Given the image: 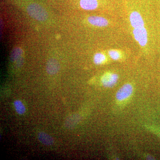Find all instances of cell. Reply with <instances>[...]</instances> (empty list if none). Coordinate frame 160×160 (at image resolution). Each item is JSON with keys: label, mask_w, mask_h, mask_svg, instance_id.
I'll return each mask as SVG.
<instances>
[{"label": "cell", "mask_w": 160, "mask_h": 160, "mask_svg": "<svg viewBox=\"0 0 160 160\" xmlns=\"http://www.w3.org/2000/svg\"><path fill=\"white\" fill-rule=\"evenodd\" d=\"M60 69L58 62L54 59H50L47 62L46 65V70L47 73L50 75L57 74Z\"/></svg>", "instance_id": "8992f818"}, {"label": "cell", "mask_w": 160, "mask_h": 160, "mask_svg": "<svg viewBox=\"0 0 160 160\" xmlns=\"http://www.w3.org/2000/svg\"><path fill=\"white\" fill-rule=\"evenodd\" d=\"M38 138L40 142L46 146H51L54 143L53 138L49 134L43 132H39Z\"/></svg>", "instance_id": "ba28073f"}, {"label": "cell", "mask_w": 160, "mask_h": 160, "mask_svg": "<svg viewBox=\"0 0 160 160\" xmlns=\"http://www.w3.org/2000/svg\"><path fill=\"white\" fill-rule=\"evenodd\" d=\"M106 60V56L102 53L99 52L95 55L93 61L96 65H101L104 63Z\"/></svg>", "instance_id": "7c38bea8"}, {"label": "cell", "mask_w": 160, "mask_h": 160, "mask_svg": "<svg viewBox=\"0 0 160 160\" xmlns=\"http://www.w3.org/2000/svg\"><path fill=\"white\" fill-rule=\"evenodd\" d=\"M109 56L112 59L117 60L120 58V54L116 50H112L109 52Z\"/></svg>", "instance_id": "4fadbf2b"}, {"label": "cell", "mask_w": 160, "mask_h": 160, "mask_svg": "<svg viewBox=\"0 0 160 160\" xmlns=\"http://www.w3.org/2000/svg\"><path fill=\"white\" fill-rule=\"evenodd\" d=\"M130 22L131 26L134 28L144 27V22L141 14L138 12H133L130 15Z\"/></svg>", "instance_id": "5b68a950"}, {"label": "cell", "mask_w": 160, "mask_h": 160, "mask_svg": "<svg viewBox=\"0 0 160 160\" xmlns=\"http://www.w3.org/2000/svg\"><path fill=\"white\" fill-rule=\"evenodd\" d=\"M118 76L116 73L108 72L103 75L101 82L103 86L106 88L113 87L117 83Z\"/></svg>", "instance_id": "277c9868"}, {"label": "cell", "mask_w": 160, "mask_h": 160, "mask_svg": "<svg viewBox=\"0 0 160 160\" xmlns=\"http://www.w3.org/2000/svg\"><path fill=\"white\" fill-rule=\"evenodd\" d=\"M80 4L81 7L86 10H93L98 6L97 0H81Z\"/></svg>", "instance_id": "9c48e42d"}, {"label": "cell", "mask_w": 160, "mask_h": 160, "mask_svg": "<svg viewBox=\"0 0 160 160\" xmlns=\"http://www.w3.org/2000/svg\"><path fill=\"white\" fill-rule=\"evenodd\" d=\"M14 106L16 111L18 114L22 115L26 112V107L20 100H16L14 102Z\"/></svg>", "instance_id": "8fae6325"}, {"label": "cell", "mask_w": 160, "mask_h": 160, "mask_svg": "<svg viewBox=\"0 0 160 160\" xmlns=\"http://www.w3.org/2000/svg\"><path fill=\"white\" fill-rule=\"evenodd\" d=\"M27 11L30 16L38 21H46L48 17V13L45 9L35 3L29 5L27 8Z\"/></svg>", "instance_id": "6da1fadb"}, {"label": "cell", "mask_w": 160, "mask_h": 160, "mask_svg": "<svg viewBox=\"0 0 160 160\" xmlns=\"http://www.w3.org/2000/svg\"><path fill=\"white\" fill-rule=\"evenodd\" d=\"M88 22L93 26L105 27L108 25V22L106 18L98 16H91L88 18Z\"/></svg>", "instance_id": "52a82bcc"}, {"label": "cell", "mask_w": 160, "mask_h": 160, "mask_svg": "<svg viewBox=\"0 0 160 160\" xmlns=\"http://www.w3.org/2000/svg\"><path fill=\"white\" fill-rule=\"evenodd\" d=\"M78 120V117L77 115L72 114L69 116L65 121L64 126L67 129H72L76 125H77Z\"/></svg>", "instance_id": "30bf717a"}, {"label": "cell", "mask_w": 160, "mask_h": 160, "mask_svg": "<svg viewBox=\"0 0 160 160\" xmlns=\"http://www.w3.org/2000/svg\"><path fill=\"white\" fill-rule=\"evenodd\" d=\"M134 38L138 42L140 46H146L148 41V35L146 28L144 27L136 28L133 31Z\"/></svg>", "instance_id": "3957f363"}, {"label": "cell", "mask_w": 160, "mask_h": 160, "mask_svg": "<svg viewBox=\"0 0 160 160\" xmlns=\"http://www.w3.org/2000/svg\"><path fill=\"white\" fill-rule=\"evenodd\" d=\"M133 91V87L131 84H125L117 92L116 95L117 100L120 102L126 101L131 96Z\"/></svg>", "instance_id": "7a4b0ae2"}]
</instances>
